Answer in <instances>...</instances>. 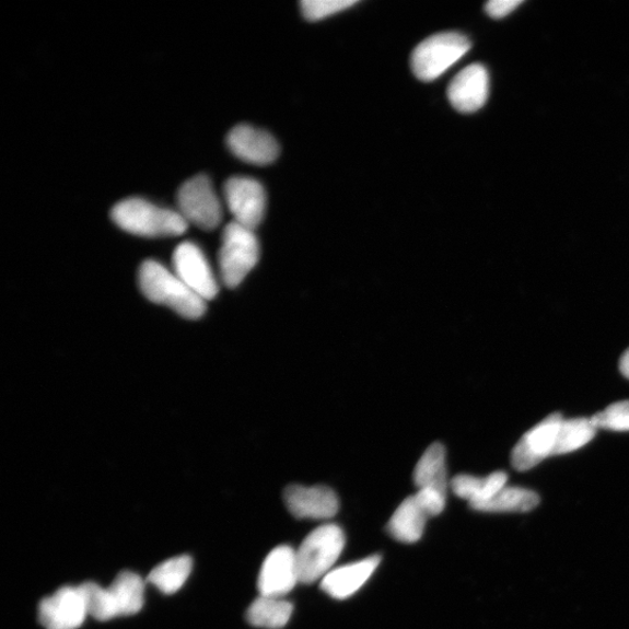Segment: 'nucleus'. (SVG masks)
<instances>
[{"label": "nucleus", "instance_id": "f257e3e1", "mask_svg": "<svg viewBox=\"0 0 629 629\" xmlns=\"http://www.w3.org/2000/svg\"><path fill=\"white\" fill-rule=\"evenodd\" d=\"M139 286L150 301L166 305L185 318H200L207 311V301L158 261L148 260L141 265Z\"/></svg>", "mask_w": 629, "mask_h": 629}, {"label": "nucleus", "instance_id": "f03ea898", "mask_svg": "<svg viewBox=\"0 0 629 629\" xmlns=\"http://www.w3.org/2000/svg\"><path fill=\"white\" fill-rule=\"evenodd\" d=\"M112 219L124 231L148 238L175 237L188 229L178 211L142 199L119 202L112 211Z\"/></svg>", "mask_w": 629, "mask_h": 629}, {"label": "nucleus", "instance_id": "7ed1b4c3", "mask_svg": "<svg viewBox=\"0 0 629 629\" xmlns=\"http://www.w3.org/2000/svg\"><path fill=\"white\" fill-rule=\"evenodd\" d=\"M345 546L346 535L339 526L328 524L314 529L296 550L300 583L313 584L323 580L333 570Z\"/></svg>", "mask_w": 629, "mask_h": 629}, {"label": "nucleus", "instance_id": "20e7f679", "mask_svg": "<svg viewBox=\"0 0 629 629\" xmlns=\"http://www.w3.org/2000/svg\"><path fill=\"white\" fill-rule=\"evenodd\" d=\"M470 48L469 39L461 33L431 35L412 51L411 69L419 80L434 81L458 62Z\"/></svg>", "mask_w": 629, "mask_h": 629}, {"label": "nucleus", "instance_id": "39448f33", "mask_svg": "<svg viewBox=\"0 0 629 629\" xmlns=\"http://www.w3.org/2000/svg\"><path fill=\"white\" fill-rule=\"evenodd\" d=\"M260 246L254 230L236 222L226 225L220 249V269L229 289L240 286L258 264Z\"/></svg>", "mask_w": 629, "mask_h": 629}, {"label": "nucleus", "instance_id": "423d86ee", "mask_svg": "<svg viewBox=\"0 0 629 629\" xmlns=\"http://www.w3.org/2000/svg\"><path fill=\"white\" fill-rule=\"evenodd\" d=\"M446 496L430 489L419 490L400 503L388 521L387 532L395 540L415 544L423 535L427 520L441 514L445 508Z\"/></svg>", "mask_w": 629, "mask_h": 629}, {"label": "nucleus", "instance_id": "0eeeda50", "mask_svg": "<svg viewBox=\"0 0 629 629\" xmlns=\"http://www.w3.org/2000/svg\"><path fill=\"white\" fill-rule=\"evenodd\" d=\"M177 207L188 224L202 230H213L222 222L221 201L206 175L195 176L179 188Z\"/></svg>", "mask_w": 629, "mask_h": 629}, {"label": "nucleus", "instance_id": "6e6552de", "mask_svg": "<svg viewBox=\"0 0 629 629\" xmlns=\"http://www.w3.org/2000/svg\"><path fill=\"white\" fill-rule=\"evenodd\" d=\"M562 421V415L554 412L520 439L511 456L515 470L528 471L546 458L554 456Z\"/></svg>", "mask_w": 629, "mask_h": 629}, {"label": "nucleus", "instance_id": "1a4fd4ad", "mask_svg": "<svg viewBox=\"0 0 629 629\" xmlns=\"http://www.w3.org/2000/svg\"><path fill=\"white\" fill-rule=\"evenodd\" d=\"M225 200L233 222L249 230L257 229L261 223L266 209V193L257 179L249 177H232L224 188Z\"/></svg>", "mask_w": 629, "mask_h": 629}, {"label": "nucleus", "instance_id": "9d476101", "mask_svg": "<svg viewBox=\"0 0 629 629\" xmlns=\"http://www.w3.org/2000/svg\"><path fill=\"white\" fill-rule=\"evenodd\" d=\"M174 273L205 301L219 294V283L202 249L186 242L178 245L173 256Z\"/></svg>", "mask_w": 629, "mask_h": 629}, {"label": "nucleus", "instance_id": "9b49d317", "mask_svg": "<svg viewBox=\"0 0 629 629\" xmlns=\"http://www.w3.org/2000/svg\"><path fill=\"white\" fill-rule=\"evenodd\" d=\"M38 615L46 629L80 628L89 616L80 586H62L44 598Z\"/></svg>", "mask_w": 629, "mask_h": 629}, {"label": "nucleus", "instance_id": "f8f14e48", "mask_svg": "<svg viewBox=\"0 0 629 629\" xmlns=\"http://www.w3.org/2000/svg\"><path fill=\"white\" fill-rule=\"evenodd\" d=\"M300 583L296 550L280 546L266 557L258 578L260 596L283 598Z\"/></svg>", "mask_w": 629, "mask_h": 629}, {"label": "nucleus", "instance_id": "ddd939ff", "mask_svg": "<svg viewBox=\"0 0 629 629\" xmlns=\"http://www.w3.org/2000/svg\"><path fill=\"white\" fill-rule=\"evenodd\" d=\"M490 78L488 69L474 63L464 68L447 89V97L462 114H473L481 109L489 97Z\"/></svg>", "mask_w": 629, "mask_h": 629}, {"label": "nucleus", "instance_id": "4468645a", "mask_svg": "<svg viewBox=\"0 0 629 629\" xmlns=\"http://www.w3.org/2000/svg\"><path fill=\"white\" fill-rule=\"evenodd\" d=\"M287 509L296 519L329 520L339 510L337 494L327 487L291 485L283 492Z\"/></svg>", "mask_w": 629, "mask_h": 629}, {"label": "nucleus", "instance_id": "2eb2a0df", "mask_svg": "<svg viewBox=\"0 0 629 629\" xmlns=\"http://www.w3.org/2000/svg\"><path fill=\"white\" fill-rule=\"evenodd\" d=\"M228 145L233 154L247 164L266 166L279 155L276 138L251 125H238L228 136Z\"/></svg>", "mask_w": 629, "mask_h": 629}, {"label": "nucleus", "instance_id": "dca6fc26", "mask_svg": "<svg viewBox=\"0 0 629 629\" xmlns=\"http://www.w3.org/2000/svg\"><path fill=\"white\" fill-rule=\"evenodd\" d=\"M382 557L373 555L362 561L333 569L321 581V589L335 599H347L370 580Z\"/></svg>", "mask_w": 629, "mask_h": 629}, {"label": "nucleus", "instance_id": "f3484780", "mask_svg": "<svg viewBox=\"0 0 629 629\" xmlns=\"http://www.w3.org/2000/svg\"><path fill=\"white\" fill-rule=\"evenodd\" d=\"M509 477L505 473L498 471L485 478L471 475H459L452 480L454 493L470 503V508L480 505L491 500L503 488L508 487Z\"/></svg>", "mask_w": 629, "mask_h": 629}, {"label": "nucleus", "instance_id": "a211bd4d", "mask_svg": "<svg viewBox=\"0 0 629 629\" xmlns=\"http://www.w3.org/2000/svg\"><path fill=\"white\" fill-rule=\"evenodd\" d=\"M445 456V449L441 443L431 444L427 449L415 470V482L419 490L430 489L446 496L447 471Z\"/></svg>", "mask_w": 629, "mask_h": 629}, {"label": "nucleus", "instance_id": "6ab92c4d", "mask_svg": "<svg viewBox=\"0 0 629 629\" xmlns=\"http://www.w3.org/2000/svg\"><path fill=\"white\" fill-rule=\"evenodd\" d=\"M118 617L140 613L145 601V582L132 571H121L109 586Z\"/></svg>", "mask_w": 629, "mask_h": 629}, {"label": "nucleus", "instance_id": "aec40b11", "mask_svg": "<svg viewBox=\"0 0 629 629\" xmlns=\"http://www.w3.org/2000/svg\"><path fill=\"white\" fill-rule=\"evenodd\" d=\"M293 609V604L283 598L259 596L247 608L246 620L255 627L281 629L291 620Z\"/></svg>", "mask_w": 629, "mask_h": 629}, {"label": "nucleus", "instance_id": "412c9836", "mask_svg": "<svg viewBox=\"0 0 629 629\" xmlns=\"http://www.w3.org/2000/svg\"><path fill=\"white\" fill-rule=\"evenodd\" d=\"M191 569V557L187 555L176 556L155 567L149 574L148 582L165 595H173L185 585Z\"/></svg>", "mask_w": 629, "mask_h": 629}, {"label": "nucleus", "instance_id": "4be33fe9", "mask_svg": "<svg viewBox=\"0 0 629 629\" xmlns=\"http://www.w3.org/2000/svg\"><path fill=\"white\" fill-rule=\"evenodd\" d=\"M538 502H540V498L534 491L506 487L491 500L480 503L473 510L487 513H524L533 511L538 505Z\"/></svg>", "mask_w": 629, "mask_h": 629}, {"label": "nucleus", "instance_id": "5701e85b", "mask_svg": "<svg viewBox=\"0 0 629 629\" xmlns=\"http://www.w3.org/2000/svg\"><path fill=\"white\" fill-rule=\"evenodd\" d=\"M597 430L598 428L591 418L563 419L559 436H557L554 456L579 451L595 439Z\"/></svg>", "mask_w": 629, "mask_h": 629}, {"label": "nucleus", "instance_id": "b1692460", "mask_svg": "<svg viewBox=\"0 0 629 629\" xmlns=\"http://www.w3.org/2000/svg\"><path fill=\"white\" fill-rule=\"evenodd\" d=\"M85 601L88 615L98 621H107L118 617L109 587L88 582L80 585Z\"/></svg>", "mask_w": 629, "mask_h": 629}, {"label": "nucleus", "instance_id": "393cba45", "mask_svg": "<svg viewBox=\"0 0 629 629\" xmlns=\"http://www.w3.org/2000/svg\"><path fill=\"white\" fill-rule=\"evenodd\" d=\"M358 4V0H303L300 4L305 20L317 22Z\"/></svg>", "mask_w": 629, "mask_h": 629}, {"label": "nucleus", "instance_id": "a878e982", "mask_svg": "<svg viewBox=\"0 0 629 629\" xmlns=\"http://www.w3.org/2000/svg\"><path fill=\"white\" fill-rule=\"evenodd\" d=\"M591 419L598 429L629 431V400L609 405Z\"/></svg>", "mask_w": 629, "mask_h": 629}, {"label": "nucleus", "instance_id": "bb28decb", "mask_svg": "<svg viewBox=\"0 0 629 629\" xmlns=\"http://www.w3.org/2000/svg\"><path fill=\"white\" fill-rule=\"evenodd\" d=\"M523 3L521 0H491L485 5V11L494 20H501V18L508 16Z\"/></svg>", "mask_w": 629, "mask_h": 629}, {"label": "nucleus", "instance_id": "cd10ccee", "mask_svg": "<svg viewBox=\"0 0 629 629\" xmlns=\"http://www.w3.org/2000/svg\"><path fill=\"white\" fill-rule=\"evenodd\" d=\"M619 369L621 374L629 381V349L620 358Z\"/></svg>", "mask_w": 629, "mask_h": 629}]
</instances>
